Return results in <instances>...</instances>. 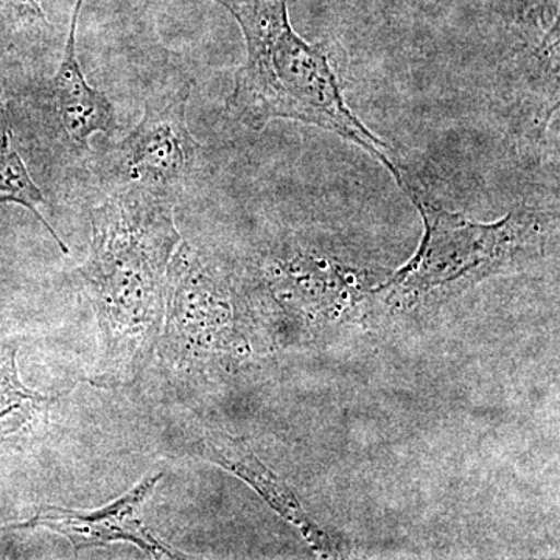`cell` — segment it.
I'll list each match as a JSON object with an SVG mask.
<instances>
[{
    "label": "cell",
    "mask_w": 560,
    "mask_h": 560,
    "mask_svg": "<svg viewBox=\"0 0 560 560\" xmlns=\"http://www.w3.org/2000/svg\"><path fill=\"white\" fill-rule=\"evenodd\" d=\"M175 201L116 189L91 212L90 256L79 275L102 334L92 385L116 389L138 381L160 342L168 270L180 245Z\"/></svg>",
    "instance_id": "obj_1"
},
{
    "label": "cell",
    "mask_w": 560,
    "mask_h": 560,
    "mask_svg": "<svg viewBox=\"0 0 560 560\" xmlns=\"http://www.w3.org/2000/svg\"><path fill=\"white\" fill-rule=\"evenodd\" d=\"M232 16L246 40L245 65L226 101L232 119L254 131L278 119L315 125L370 153L400 187L407 183L394 150L349 108L331 44L294 32L289 0H248Z\"/></svg>",
    "instance_id": "obj_2"
},
{
    "label": "cell",
    "mask_w": 560,
    "mask_h": 560,
    "mask_svg": "<svg viewBox=\"0 0 560 560\" xmlns=\"http://www.w3.org/2000/svg\"><path fill=\"white\" fill-rule=\"evenodd\" d=\"M422 215L425 234L416 256L382 285L390 296H420L493 271L540 241V213L517 209L495 223H477L441 208L411 178L401 186Z\"/></svg>",
    "instance_id": "obj_3"
},
{
    "label": "cell",
    "mask_w": 560,
    "mask_h": 560,
    "mask_svg": "<svg viewBox=\"0 0 560 560\" xmlns=\"http://www.w3.org/2000/svg\"><path fill=\"white\" fill-rule=\"evenodd\" d=\"M191 84L147 98L138 127L114 150L117 189L150 191L176 201L197 165V139L187 125Z\"/></svg>",
    "instance_id": "obj_4"
},
{
    "label": "cell",
    "mask_w": 560,
    "mask_h": 560,
    "mask_svg": "<svg viewBox=\"0 0 560 560\" xmlns=\"http://www.w3.org/2000/svg\"><path fill=\"white\" fill-rule=\"evenodd\" d=\"M164 474L143 478L130 492L97 511H75L60 506H40L31 522L20 528H46L60 534L73 551L94 550L116 541L136 545L154 559H187L161 544L140 518L143 503L153 495Z\"/></svg>",
    "instance_id": "obj_5"
},
{
    "label": "cell",
    "mask_w": 560,
    "mask_h": 560,
    "mask_svg": "<svg viewBox=\"0 0 560 560\" xmlns=\"http://www.w3.org/2000/svg\"><path fill=\"white\" fill-rule=\"evenodd\" d=\"M84 0H77L70 20L65 55L50 81V106L55 125L75 150H88L97 132H108L114 125V106L103 92L94 90L81 70L77 57V31Z\"/></svg>",
    "instance_id": "obj_6"
},
{
    "label": "cell",
    "mask_w": 560,
    "mask_h": 560,
    "mask_svg": "<svg viewBox=\"0 0 560 560\" xmlns=\"http://www.w3.org/2000/svg\"><path fill=\"white\" fill-rule=\"evenodd\" d=\"M201 456L212 463L219 464L223 469L241 477L250 488L259 492L261 499L267 501L272 510L278 511L283 518L304 534L316 550L331 552L329 539L326 534L313 525L311 518L302 511L300 501L287 488L285 482L278 475L272 474L267 466L257 459L245 442L224 433H206L198 441Z\"/></svg>",
    "instance_id": "obj_7"
},
{
    "label": "cell",
    "mask_w": 560,
    "mask_h": 560,
    "mask_svg": "<svg viewBox=\"0 0 560 560\" xmlns=\"http://www.w3.org/2000/svg\"><path fill=\"white\" fill-rule=\"evenodd\" d=\"M0 202H13L31 210L36 220L49 231L61 253L69 254L68 245L40 215L39 206H43L46 200L18 150L9 106L2 90H0Z\"/></svg>",
    "instance_id": "obj_8"
},
{
    "label": "cell",
    "mask_w": 560,
    "mask_h": 560,
    "mask_svg": "<svg viewBox=\"0 0 560 560\" xmlns=\"http://www.w3.org/2000/svg\"><path fill=\"white\" fill-rule=\"evenodd\" d=\"M493 10L537 60L559 57L560 0H493Z\"/></svg>",
    "instance_id": "obj_9"
},
{
    "label": "cell",
    "mask_w": 560,
    "mask_h": 560,
    "mask_svg": "<svg viewBox=\"0 0 560 560\" xmlns=\"http://www.w3.org/2000/svg\"><path fill=\"white\" fill-rule=\"evenodd\" d=\"M16 355L13 342H0V438L24 429L51 404L50 397L21 382Z\"/></svg>",
    "instance_id": "obj_10"
},
{
    "label": "cell",
    "mask_w": 560,
    "mask_h": 560,
    "mask_svg": "<svg viewBox=\"0 0 560 560\" xmlns=\"http://www.w3.org/2000/svg\"><path fill=\"white\" fill-rule=\"evenodd\" d=\"M49 27L36 0H0V32L3 35H40Z\"/></svg>",
    "instance_id": "obj_11"
},
{
    "label": "cell",
    "mask_w": 560,
    "mask_h": 560,
    "mask_svg": "<svg viewBox=\"0 0 560 560\" xmlns=\"http://www.w3.org/2000/svg\"><path fill=\"white\" fill-rule=\"evenodd\" d=\"M139 2L143 3V5H151V3L160 2V0H139ZM213 2L220 3L224 9L230 10L231 14H234L235 11L245 5L248 0H213Z\"/></svg>",
    "instance_id": "obj_12"
}]
</instances>
